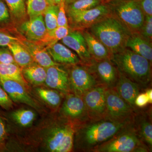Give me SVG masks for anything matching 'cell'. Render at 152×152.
Returning a JSON list of instances; mask_svg holds the SVG:
<instances>
[{"label":"cell","mask_w":152,"mask_h":152,"mask_svg":"<svg viewBox=\"0 0 152 152\" xmlns=\"http://www.w3.org/2000/svg\"><path fill=\"white\" fill-rule=\"evenodd\" d=\"M138 34L148 40L151 42L152 16L145 15L143 24Z\"/></svg>","instance_id":"33"},{"label":"cell","mask_w":152,"mask_h":152,"mask_svg":"<svg viewBox=\"0 0 152 152\" xmlns=\"http://www.w3.org/2000/svg\"><path fill=\"white\" fill-rule=\"evenodd\" d=\"M115 16L132 34L139 33L143 24L145 15L137 0H108L106 1Z\"/></svg>","instance_id":"6"},{"label":"cell","mask_w":152,"mask_h":152,"mask_svg":"<svg viewBox=\"0 0 152 152\" xmlns=\"http://www.w3.org/2000/svg\"><path fill=\"white\" fill-rule=\"evenodd\" d=\"M60 112L63 118L75 125V123L79 126L90 120L83 98L72 93L66 95Z\"/></svg>","instance_id":"9"},{"label":"cell","mask_w":152,"mask_h":152,"mask_svg":"<svg viewBox=\"0 0 152 152\" xmlns=\"http://www.w3.org/2000/svg\"><path fill=\"white\" fill-rule=\"evenodd\" d=\"M22 70L26 80H27L33 85L40 86L45 83L46 78V68L34 62L22 68Z\"/></svg>","instance_id":"22"},{"label":"cell","mask_w":152,"mask_h":152,"mask_svg":"<svg viewBox=\"0 0 152 152\" xmlns=\"http://www.w3.org/2000/svg\"><path fill=\"white\" fill-rule=\"evenodd\" d=\"M75 126L68 121L52 126L44 136L45 150L50 152H71L74 147Z\"/></svg>","instance_id":"5"},{"label":"cell","mask_w":152,"mask_h":152,"mask_svg":"<svg viewBox=\"0 0 152 152\" xmlns=\"http://www.w3.org/2000/svg\"><path fill=\"white\" fill-rule=\"evenodd\" d=\"M69 75L70 91L80 96L99 84L86 68L77 64L72 67Z\"/></svg>","instance_id":"10"},{"label":"cell","mask_w":152,"mask_h":152,"mask_svg":"<svg viewBox=\"0 0 152 152\" xmlns=\"http://www.w3.org/2000/svg\"><path fill=\"white\" fill-rule=\"evenodd\" d=\"M7 47L12 53L15 62L21 69L34 62L27 50L20 42L13 43Z\"/></svg>","instance_id":"24"},{"label":"cell","mask_w":152,"mask_h":152,"mask_svg":"<svg viewBox=\"0 0 152 152\" xmlns=\"http://www.w3.org/2000/svg\"><path fill=\"white\" fill-rule=\"evenodd\" d=\"M89 28L90 33L108 50L112 56L126 48L127 41L132 34L116 17L110 15Z\"/></svg>","instance_id":"2"},{"label":"cell","mask_w":152,"mask_h":152,"mask_svg":"<svg viewBox=\"0 0 152 152\" xmlns=\"http://www.w3.org/2000/svg\"><path fill=\"white\" fill-rule=\"evenodd\" d=\"M46 49L52 59L58 64L75 65L81 62L77 55L63 44L57 42Z\"/></svg>","instance_id":"19"},{"label":"cell","mask_w":152,"mask_h":152,"mask_svg":"<svg viewBox=\"0 0 152 152\" xmlns=\"http://www.w3.org/2000/svg\"></svg>","instance_id":"47"},{"label":"cell","mask_w":152,"mask_h":152,"mask_svg":"<svg viewBox=\"0 0 152 152\" xmlns=\"http://www.w3.org/2000/svg\"><path fill=\"white\" fill-rule=\"evenodd\" d=\"M11 117L19 126L27 127L34 122L36 115L34 111L31 110L21 109L12 112Z\"/></svg>","instance_id":"28"},{"label":"cell","mask_w":152,"mask_h":152,"mask_svg":"<svg viewBox=\"0 0 152 152\" xmlns=\"http://www.w3.org/2000/svg\"><path fill=\"white\" fill-rule=\"evenodd\" d=\"M62 1V0H53V4L59 5Z\"/></svg>","instance_id":"43"},{"label":"cell","mask_w":152,"mask_h":152,"mask_svg":"<svg viewBox=\"0 0 152 152\" xmlns=\"http://www.w3.org/2000/svg\"><path fill=\"white\" fill-rule=\"evenodd\" d=\"M0 63L16 64L12 53L8 47H0Z\"/></svg>","instance_id":"36"},{"label":"cell","mask_w":152,"mask_h":152,"mask_svg":"<svg viewBox=\"0 0 152 152\" xmlns=\"http://www.w3.org/2000/svg\"><path fill=\"white\" fill-rule=\"evenodd\" d=\"M20 43L27 50L34 61L39 65L47 68L51 66L60 65L52 59L46 48L45 47L23 39Z\"/></svg>","instance_id":"18"},{"label":"cell","mask_w":152,"mask_h":152,"mask_svg":"<svg viewBox=\"0 0 152 152\" xmlns=\"http://www.w3.org/2000/svg\"><path fill=\"white\" fill-rule=\"evenodd\" d=\"M136 107H143L149 104V99L145 93H140L136 98L134 102Z\"/></svg>","instance_id":"41"},{"label":"cell","mask_w":152,"mask_h":152,"mask_svg":"<svg viewBox=\"0 0 152 152\" xmlns=\"http://www.w3.org/2000/svg\"><path fill=\"white\" fill-rule=\"evenodd\" d=\"M92 68L100 80L101 84L107 88H114L116 83L118 76V71L110 59L96 61L93 62Z\"/></svg>","instance_id":"15"},{"label":"cell","mask_w":152,"mask_h":152,"mask_svg":"<svg viewBox=\"0 0 152 152\" xmlns=\"http://www.w3.org/2000/svg\"><path fill=\"white\" fill-rule=\"evenodd\" d=\"M105 100L104 119L121 122H134L135 110L120 96L114 88L106 87Z\"/></svg>","instance_id":"7"},{"label":"cell","mask_w":152,"mask_h":152,"mask_svg":"<svg viewBox=\"0 0 152 152\" xmlns=\"http://www.w3.org/2000/svg\"><path fill=\"white\" fill-rule=\"evenodd\" d=\"M22 32L28 41L37 42L41 40L47 32L43 16H38L24 22L21 26Z\"/></svg>","instance_id":"17"},{"label":"cell","mask_w":152,"mask_h":152,"mask_svg":"<svg viewBox=\"0 0 152 152\" xmlns=\"http://www.w3.org/2000/svg\"><path fill=\"white\" fill-rule=\"evenodd\" d=\"M36 91L39 97L52 107L56 108L61 104V95L58 91L43 88H37Z\"/></svg>","instance_id":"29"},{"label":"cell","mask_w":152,"mask_h":152,"mask_svg":"<svg viewBox=\"0 0 152 152\" xmlns=\"http://www.w3.org/2000/svg\"><path fill=\"white\" fill-rule=\"evenodd\" d=\"M118 71L140 86H145L151 77V62L129 49L112 55L110 58Z\"/></svg>","instance_id":"3"},{"label":"cell","mask_w":152,"mask_h":152,"mask_svg":"<svg viewBox=\"0 0 152 152\" xmlns=\"http://www.w3.org/2000/svg\"><path fill=\"white\" fill-rule=\"evenodd\" d=\"M10 11V17L16 21L24 20L26 16L27 0H4Z\"/></svg>","instance_id":"26"},{"label":"cell","mask_w":152,"mask_h":152,"mask_svg":"<svg viewBox=\"0 0 152 152\" xmlns=\"http://www.w3.org/2000/svg\"><path fill=\"white\" fill-rule=\"evenodd\" d=\"M0 78L15 81L26 88H28V82L23 75L21 68L16 64L0 63Z\"/></svg>","instance_id":"23"},{"label":"cell","mask_w":152,"mask_h":152,"mask_svg":"<svg viewBox=\"0 0 152 152\" xmlns=\"http://www.w3.org/2000/svg\"><path fill=\"white\" fill-rule=\"evenodd\" d=\"M106 87L99 84L82 96L90 121L104 118Z\"/></svg>","instance_id":"8"},{"label":"cell","mask_w":152,"mask_h":152,"mask_svg":"<svg viewBox=\"0 0 152 152\" xmlns=\"http://www.w3.org/2000/svg\"><path fill=\"white\" fill-rule=\"evenodd\" d=\"M13 102L2 87L0 86V106L3 109L9 110L12 108Z\"/></svg>","instance_id":"37"},{"label":"cell","mask_w":152,"mask_h":152,"mask_svg":"<svg viewBox=\"0 0 152 152\" xmlns=\"http://www.w3.org/2000/svg\"><path fill=\"white\" fill-rule=\"evenodd\" d=\"M140 86L118 71V80L114 89L124 100L135 110V100L140 93Z\"/></svg>","instance_id":"16"},{"label":"cell","mask_w":152,"mask_h":152,"mask_svg":"<svg viewBox=\"0 0 152 152\" xmlns=\"http://www.w3.org/2000/svg\"><path fill=\"white\" fill-rule=\"evenodd\" d=\"M105 1H106V2L108 0H104Z\"/></svg>","instance_id":"46"},{"label":"cell","mask_w":152,"mask_h":152,"mask_svg":"<svg viewBox=\"0 0 152 152\" xmlns=\"http://www.w3.org/2000/svg\"><path fill=\"white\" fill-rule=\"evenodd\" d=\"M50 5L47 0H27V13L29 19L43 15Z\"/></svg>","instance_id":"31"},{"label":"cell","mask_w":152,"mask_h":152,"mask_svg":"<svg viewBox=\"0 0 152 152\" xmlns=\"http://www.w3.org/2000/svg\"><path fill=\"white\" fill-rule=\"evenodd\" d=\"M74 0H65V5L70 4Z\"/></svg>","instance_id":"44"},{"label":"cell","mask_w":152,"mask_h":152,"mask_svg":"<svg viewBox=\"0 0 152 152\" xmlns=\"http://www.w3.org/2000/svg\"><path fill=\"white\" fill-rule=\"evenodd\" d=\"M137 122L134 121V126L139 137L150 148L152 146V125L150 120L143 116H139Z\"/></svg>","instance_id":"25"},{"label":"cell","mask_w":152,"mask_h":152,"mask_svg":"<svg viewBox=\"0 0 152 152\" xmlns=\"http://www.w3.org/2000/svg\"><path fill=\"white\" fill-rule=\"evenodd\" d=\"M64 45L75 52L81 62L90 65L92 58L88 51L86 40L83 34L79 31H72L61 40Z\"/></svg>","instance_id":"14"},{"label":"cell","mask_w":152,"mask_h":152,"mask_svg":"<svg viewBox=\"0 0 152 152\" xmlns=\"http://www.w3.org/2000/svg\"><path fill=\"white\" fill-rule=\"evenodd\" d=\"M58 26L69 27L66 13V6L64 0H62L59 5L57 17Z\"/></svg>","instance_id":"35"},{"label":"cell","mask_w":152,"mask_h":152,"mask_svg":"<svg viewBox=\"0 0 152 152\" xmlns=\"http://www.w3.org/2000/svg\"><path fill=\"white\" fill-rule=\"evenodd\" d=\"M133 122H121L104 118L89 120L76 128L74 147L79 151L92 152Z\"/></svg>","instance_id":"1"},{"label":"cell","mask_w":152,"mask_h":152,"mask_svg":"<svg viewBox=\"0 0 152 152\" xmlns=\"http://www.w3.org/2000/svg\"><path fill=\"white\" fill-rule=\"evenodd\" d=\"M22 39L14 37L4 28H0V47H7L14 42H20Z\"/></svg>","instance_id":"34"},{"label":"cell","mask_w":152,"mask_h":152,"mask_svg":"<svg viewBox=\"0 0 152 152\" xmlns=\"http://www.w3.org/2000/svg\"><path fill=\"white\" fill-rule=\"evenodd\" d=\"M46 78L45 83L47 86L66 95L70 92L69 72L60 65L46 68Z\"/></svg>","instance_id":"13"},{"label":"cell","mask_w":152,"mask_h":152,"mask_svg":"<svg viewBox=\"0 0 152 152\" xmlns=\"http://www.w3.org/2000/svg\"><path fill=\"white\" fill-rule=\"evenodd\" d=\"M104 2V0H74L65 5L66 10L67 13L80 12L93 8Z\"/></svg>","instance_id":"30"},{"label":"cell","mask_w":152,"mask_h":152,"mask_svg":"<svg viewBox=\"0 0 152 152\" xmlns=\"http://www.w3.org/2000/svg\"><path fill=\"white\" fill-rule=\"evenodd\" d=\"M69 32V27L58 26L54 29L47 31L45 35L41 40L37 42V44L46 48L56 43L58 41L61 40Z\"/></svg>","instance_id":"27"},{"label":"cell","mask_w":152,"mask_h":152,"mask_svg":"<svg viewBox=\"0 0 152 152\" xmlns=\"http://www.w3.org/2000/svg\"><path fill=\"white\" fill-rule=\"evenodd\" d=\"M48 1V2L49 3L50 5H53V0H47Z\"/></svg>","instance_id":"45"},{"label":"cell","mask_w":152,"mask_h":152,"mask_svg":"<svg viewBox=\"0 0 152 152\" xmlns=\"http://www.w3.org/2000/svg\"><path fill=\"white\" fill-rule=\"evenodd\" d=\"M148 151V147L143 144L137 134L133 122L92 152H145Z\"/></svg>","instance_id":"4"},{"label":"cell","mask_w":152,"mask_h":152,"mask_svg":"<svg viewBox=\"0 0 152 152\" xmlns=\"http://www.w3.org/2000/svg\"><path fill=\"white\" fill-rule=\"evenodd\" d=\"M0 86L5 90L13 102L26 104L34 109L39 108L37 103L28 94L26 88L18 82L0 78Z\"/></svg>","instance_id":"12"},{"label":"cell","mask_w":152,"mask_h":152,"mask_svg":"<svg viewBox=\"0 0 152 152\" xmlns=\"http://www.w3.org/2000/svg\"><path fill=\"white\" fill-rule=\"evenodd\" d=\"M59 5H50L43 15L47 31L54 29L58 27L57 17Z\"/></svg>","instance_id":"32"},{"label":"cell","mask_w":152,"mask_h":152,"mask_svg":"<svg viewBox=\"0 0 152 152\" xmlns=\"http://www.w3.org/2000/svg\"><path fill=\"white\" fill-rule=\"evenodd\" d=\"M149 99V104H152V89H149L147 90L145 92Z\"/></svg>","instance_id":"42"},{"label":"cell","mask_w":152,"mask_h":152,"mask_svg":"<svg viewBox=\"0 0 152 152\" xmlns=\"http://www.w3.org/2000/svg\"><path fill=\"white\" fill-rule=\"evenodd\" d=\"M127 48L152 62L151 42L148 40L138 33L132 34L129 36L126 43Z\"/></svg>","instance_id":"20"},{"label":"cell","mask_w":152,"mask_h":152,"mask_svg":"<svg viewBox=\"0 0 152 152\" xmlns=\"http://www.w3.org/2000/svg\"><path fill=\"white\" fill-rule=\"evenodd\" d=\"M111 12L109 4L104 2L89 10L67 13L71 22L78 27L83 28L91 27Z\"/></svg>","instance_id":"11"},{"label":"cell","mask_w":152,"mask_h":152,"mask_svg":"<svg viewBox=\"0 0 152 152\" xmlns=\"http://www.w3.org/2000/svg\"><path fill=\"white\" fill-rule=\"evenodd\" d=\"M7 136V134L5 122L1 116L0 115V151L4 148Z\"/></svg>","instance_id":"39"},{"label":"cell","mask_w":152,"mask_h":152,"mask_svg":"<svg viewBox=\"0 0 152 152\" xmlns=\"http://www.w3.org/2000/svg\"><path fill=\"white\" fill-rule=\"evenodd\" d=\"M86 40L87 48L92 58L96 61L110 59L112 55L100 42L88 32L83 34Z\"/></svg>","instance_id":"21"},{"label":"cell","mask_w":152,"mask_h":152,"mask_svg":"<svg viewBox=\"0 0 152 152\" xmlns=\"http://www.w3.org/2000/svg\"><path fill=\"white\" fill-rule=\"evenodd\" d=\"M10 18V14L7 6L4 0H0V25L7 23Z\"/></svg>","instance_id":"38"},{"label":"cell","mask_w":152,"mask_h":152,"mask_svg":"<svg viewBox=\"0 0 152 152\" xmlns=\"http://www.w3.org/2000/svg\"><path fill=\"white\" fill-rule=\"evenodd\" d=\"M145 15L152 16V0H137Z\"/></svg>","instance_id":"40"}]
</instances>
